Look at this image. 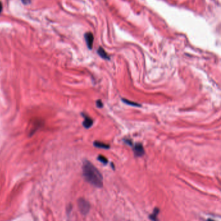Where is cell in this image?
I'll return each mask as SVG.
<instances>
[{
    "mask_svg": "<svg viewBox=\"0 0 221 221\" xmlns=\"http://www.w3.org/2000/svg\"><path fill=\"white\" fill-rule=\"evenodd\" d=\"M159 213V209L158 208H155L153 210L152 213L149 215V219L152 221H158V215Z\"/></svg>",
    "mask_w": 221,
    "mask_h": 221,
    "instance_id": "cell-6",
    "label": "cell"
},
{
    "mask_svg": "<svg viewBox=\"0 0 221 221\" xmlns=\"http://www.w3.org/2000/svg\"><path fill=\"white\" fill-rule=\"evenodd\" d=\"M122 101H123L124 103H125L126 104H128V105H129L135 106V107H140V106H141L139 104H137V103L131 102V101H130V100H126V99H122Z\"/></svg>",
    "mask_w": 221,
    "mask_h": 221,
    "instance_id": "cell-9",
    "label": "cell"
},
{
    "mask_svg": "<svg viewBox=\"0 0 221 221\" xmlns=\"http://www.w3.org/2000/svg\"><path fill=\"white\" fill-rule=\"evenodd\" d=\"M97 53L102 58H103L104 60H109L110 59V57L108 56V54L106 53V51L104 50L103 48H102V47L99 48V49L97 50Z\"/></svg>",
    "mask_w": 221,
    "mask_h": 221,
    "instance_id": "cell-7",
    "label": "cell"
},
{
    "mask_svg": "<svg viewBox=\"0 0 221 221\" xmlns=\"http://www.w3.org/2000/svg\"><path fill=\"white\" fill-rule=\"evenodd\" d=\"M132 147H133L134 153V155L136 157H140L143 155L145 153V150L143 148V146L141 143H137L134 145H132Z\"/></svg>",
    "mask_w": 221,
    "mask_h": 221,
    "instance_id": "cell-3",
    "label": "cell"
},
{
    "mask_svg": "<svg viewBox=\"0 0 221 221\" xmlns=\"http://www.w3.org/2000/svg\"><path fill=\"white\" fill-rule=\"evenodd\" d=\"M83 116L84 118V122L83 123V126L86 129H89L93 125V120L91 118L89 117L88 115H86V114H83Z\"/></svg>",
    "mask_w": 221,
    "mask_h": 221,
    "instance_id": "cell-5",
    "label": "cell"
},
{
    "mask_svg": "<svg viewBox=\"0 0 221 221\" xmlns=\"http://www.w3.org/2000/svg\"><path fill=\"white\" fill-rule=\"evenodd\" d=\"M78 207L81 213L84 215H86L89 213L91 206L88 200L83 198H80L78 200Z\"/></svg>",
    "mask_w": 221,
    "mask_h": 221,
    "instance_id": "cell-2",
    "label": "cell"
},
{
    "mask_svg": "<svg viewBox=\"0 0 221 221\" xmlns=\"http://www.w3.org/2000/svg\"><path fill=\"white\" fill-rule=\"evenodd\" d=\"M83 175L84 179L94 187L101 188L103 186V177L97 168L88 160H85L83 165Z\"/></svg>",
    "mask_w": 221,
    "mask_h": 221,
    "instance_id": "cell-1",
    "label": "cell"
},
{
    "mask_svg": "<svg viewBox=\"0 0 221 221\" xmlns=\"http://www.w3.org/2000/svg\"><path fill=\"white\" fill-rule=\"evenodd\" d=\"M97 160H99V161L101 162L102 163H103V164L106 165L108 163V159H106V157H104V156H102V155H99L98 157L97 158Z\"/></svg>",
    "mask_w": 221,
    "mask_h": 221,
    "instance_id": "cell-10",
    "label": "cell"
},
{
    "mask_svg": "<svg viewBox=\"0 0 221 221\" xmlns=\"http://www.w3.org/2000/svg\"><path fill=\"white\" fill-rule=\"evenodd\" d=\"M21 1H22L23 3H24L25 5H27V4H29L31 2L30 0H21Z\"/></svg>",
    "mask_w": 221,
    "mask_h": 221,
    "instance_id": "cell-12",
    "label": "cell"
},
{
    "mask_svg": "<svg viewBox=\"0 0 221 221\" xmlns=\"http://www.w3.org/2000/svg\"><path fill=\"white\" fill-rule=\"evenodd\" d=\"M96 105H97V107H99V108H101L103 107V102H102V101L101 100H99L97 101V102H96Z\"/></svg>",
    "mask_w": 221,
    "mask_h": 221,
    "instance_id": "cell-11",
    "label": "cell"
},
{
    "mask_svg": "<svg viewBox=\"0 0 221 221\" xmlns=\"http://www.w3.org/2000/svg\"><path fill=\"white\" fill-rule=\"evenodd\" d=\"M94 145L95 147L98 148H102V149H105V150H107V149L110 148V145L106 144L103 142H101L99 141H95L94 143Z\"/></svg>",
    "mask_w": 221,
    "mask_h": 221,
    "instance_id": "cell-8",
    "label": "cell"
},
{
    "mask_svg": "<svg viewBox=\"0 0 221 221\" xmlns=\"http://www.w3.org/2000/svg\"><path fill=\"white\" fill-rule=\"evenodd\" d=\"M206 221H215V220H213V219H208L207 220H206Z\"/></svg>",
    "mask_w": 221,
    "mask_h": 221,
    "instance_id": "cell-14",
    "label": "cell"
},
{
    "mask_svg": "<svg viewBox=\"0 0 221 221\" xmlns=\"http://www.w3.org/2000/svg\"><path fill=\"white\" fill-rule=\"evenodd\" d=\"M2 8H3V7H2V4H1V1H0V13L1 12V11H2Z\"/></svg>",
    "mask_w": 221,
    "mask_h": 221,
    "instance_id": "cell-13",
    "label": "cell"
},
{
    "mask_svg": "<svg viewBox=\"0 0 221 221\" xmlns=\"http://www.w3.org/2000/svg\"><path fill=\"white\" fill-rule=\"evenodd\" d=\"M84 38L86 40V45L88 46L89 49H92L93 47V44H94V35L91 33H87L84 35Z\"/></svg>",
    "mask_w": 221,
    "mask_h": 221,
    "instance_id": "cell-4",
    "label": "cell"
}]
</instances>
